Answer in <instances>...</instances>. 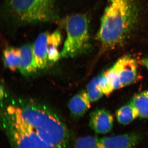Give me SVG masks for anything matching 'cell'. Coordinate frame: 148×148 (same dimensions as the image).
Instances as JSON below:
<instances>
[{
	"label": "cell",
	"instance_id": "1",
	"mask_svg": "<svg viewBox=\"0 0 148 148\" xmlns=\"http://www.w3.org/2000/svg\"><path fill=\"white\" fill-rule=\"evenodd\" d=\"M140 16L137 0H108L97 38L104 51L124 43L135 30Z\"/></svg>",
	"mask_w": 148,
	"mask_h": 148
},
{
	"label": "cell",
	"instance_id": "2",
	"mask_svg": "<svg viewBox=\"0 0 148 148\" xmlns=\"http://www.w3.org/2000/svg\"><path fill=\"white\" fill-rule=\"evenodd\" d=\"M10 107L23 121L56 148H69L70 134L64 121L52 110L34 101H18Z\"/></svg>",
	"mask_w": 148,
	"mask_h": 148
},
{
	"label": "cell",
	"instance_id": "3",
	"mask_svg": "<svg viewBox=\"0 0 148 148\" xmlns=\"http://www.w3.org/2000/svg\"><path fill=\"white\" fill-rule=\"evenodd\" d=\"M56 0H7L6 14L15 23L21 24L50 22L58 18Z\"/></svg>",
	"mask_w": 148,
	"mask_h": 148
},
{
	"label": "cell",
	"instance_id": "4",
	"mask_svg": "<svg viewBox=\"0 0 148 148\" xmlns=\"http://www.w3.org/2000/svg\"><path fill=\"white\" fill-rule=\"evenodd\" d=\"M1 123L11 148H56L23 121L10 106L4 112Z\"/></svg>",
	"mask_w": 148,
	"mask_h": 148
},
{
	"label": "cell",
	"instance_id": "5",
	"mask_svg": "<svg viewBox=\"0 0 148 148\" xmlns=\"http://www.w3.org/2000/svg\"><path fill=\"white\" fill-rule=\"evenodd\" d=\"M66 38L60 53L61 58H70L85 53L90 47L89 19L86 15L76 14L64 20Z\"/></svg>",
	"mask_w": 148,
	"mask_h": 148
},
{
	"label": "cell",
	"instance_id": "6",
	"mask_svg": "<svg viewBox=\"0 0 148 148\" xmlns=\"http://www.w3.org/2000/svg\"><path fill=\"white\" fill-rule=\"evenodd\" d=\"M120 80L121 88L127 86L134 82L138 75V65L134 58L129 56H125L114 64Z\"/></svg>",
	"mask_w": 148,
	"mask_h": 148
},
{
	"label": "cell",
	"instance_id": "7",
	"mask_svg": "<svg viewBox=\"0 0 148 148\" xmlns=\"http://www.w3.org/2000/svg\"><path fill=\"white\" fill-rule=\"evenodd\" d=\"M142 139V135L135 132L99 138L104 148H135Z\"/></svg>",
	"mask_w": 148,
	"mask_h": 148
},
{
	"label": "cell",
	"instance_id": "8",
	"mask_svg": "<svg viewBox=\"0 0 148 148\" xmlns=\"http://www.w3.org/2000/svg\"><path fill=\"white\" fill-rule=\"evenodd\" d=\"M113 125V117L106 109H97L90 114L89 126L97 134L108 133L112 129Z\"/></svg>",
	"mask_w": 148,
	"mask_h": 148
},
{
	"label": "cell",
	"instance_id": "9",
	"mask_svg": "<svg viewBox=\"0 0 148 148\" xmlns=\"http://www.w3.org/2000/svg\"><path fill=\"white\" fill-rule=\"evenodd\" d=\"M48 33L40 34L33 45V51L38 69H45L49 65L48 56Z\"/></svg>",
	"mask_w": 148,
	"mask_h": 148
},
{
	"label": "cell",
	"instance_id": "10",
	"mask_svg": "<svg viewBox=\"0 0 148 148\" xmlns=\"http://www.w3.org/2000/svg\"><path fill=\"white\" fill-rule=\"evenodd\" d=\"M100 76L99 85L104 95L108 96L114 90L121 88L119 76L113 66Z\"/></svg>",
	"mask_w": 148,
	"mask_h": 148
},
{
	"label": "cell",
	"instance_id": "11",
	"mask_svg": "<svg viewBox=\"0 0 148 148\" xmlns=\"http://www.w3.org/2000/svg\"><path fill=\"white\" fill-rule=\"evenodd\" d=\"M21 60L18 70L22 75H29L38 69L33 51V46L27 44L20 48Z\"/></svg>",
	"mask_w": 148,
	"mask_h": 148
},
{
	"label": "cell",
	"instance_id": "12",
	"mask_svg": "<svg viewBox=\"0 0 148 148\" xmlns=\"http://www.w3.org/2000/svg\"><path fill=\"white\" fill-rule=\"evenodd\" d=\"M90 101L87 92L85 90L74 96L69 103V108L76 118L82 116L90 107Z\"/></svg>",
	"mask_w": 148,
	"mask_h": 148
},
{
	"label": "cell",
	"instance_id": "13",
	"mask_svg": "<svg viewBox=\"0 0 148 148\" xmlns=\"http://www.w3.org/2000/svg\"><path fill=\"white\" fill-rule=\"evenodd\" d=\"M3 54L4 63L6 67L12 71L18 69L21 60L20 48L6 47L4 50Z\"/></svg>",
	"mask_w": 148,
	"mask_h": 148
},
{
	"label": "cell",
	"instance_id": "14",
	"mask_svg": "<svg viewBox=\"0 0 148 148\" xmlns=\"http://www.w3.org/2000/svg\"><path fill=\"white\" fill-rule=\"evenodd\" d=\"M130 102L137 111L138 117L148 119V90L135 95Z\"/></svg>",
	"mask_w": 148,
	"mask_h": 148
},
{
	"label": "cell",
	"instance_id": "15",
	"mask_svg": "<svg viewBox=\"0 0 148 148\" xmlns=\"http://www.w3.org/2000/svg\"><path fill=\"white\" fill-rule=\"evenodd\" d=\"M116 117L118 121L123 125H127L138 117V114L130 102L117 110Z\"/></svg>",
	"mask_w": 148,
	"mask_h": 148
},
{
	"label": "cell",
	"instance_id": "16",
	"mask_svg": "<svg viewBox=\"0 0 148 148\" xmlns=\"http://www.w3.org/2000/svg\"><path fill=\"white\" fill-rule=\"evenodd\" d=\"M100 76L95 77L88 84L86 92L91 102H96L104 95L99 85Z\"/></svg>",
	"mask_w": 148,
	"mask_h": 148
},
{
	"label": "cell",
	"instance_id": "17",
	"mask_svg": "<svg viewBox=\"0 0 148 148\" xmlns=\"http://www.w3.org/2000/svg\"><path fill=\"white\" fill-rule=\"evenodd\" d=\"M74 148H104L99 138L86 136L78 138L74 143Z\"/></svg>",
	"mask_w": 148,
	"mask_h": 148
},
{
	"label": "cell",
	"instance_id": "18",
	"mask_svg": "<svg viewBox=\"0 0 148 148\" xmlns=\"http://www.w3.org/2000/svg\"><path fill=\"white\" fill-rule=\"evenodd\" d=\"M142 63L148 70V56L143 59Z\"/></svg>",
	"mask_w": 148,
	"mask_h": 148
},
{
	"label": "cell",
	"instance_id": "19",
	"mask_svg": "<svg viewBox=\"0 0 148 148\" xmlns=\"http://www.w3.org/2000/svg\"><path fill=\"white\" fill-rule=\"evenodd\" d=\"M4 89L2 85L1 86V92H0L1 100L3 99V98L4 97Z\"/></svg>",
	"mask_w": 148,
	"mask_h": 148
}]
</instances>
